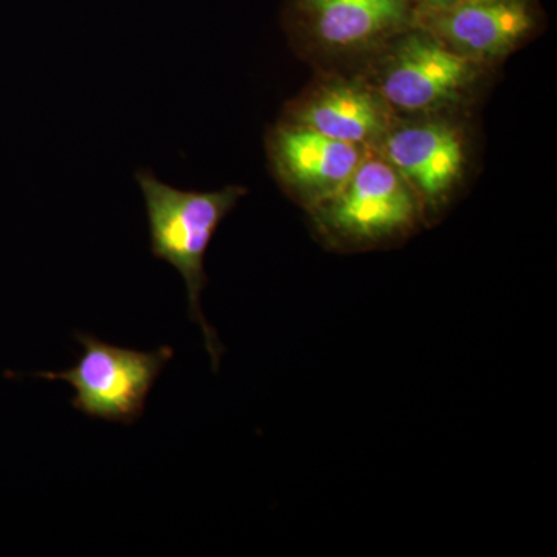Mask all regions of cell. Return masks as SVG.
Instances as JSON below:
<instances>
[{"mask_svg": "<svg viewBox=\"0 0 557 557\" xmlns=\"http://www.w3.org/2000/svg\"><path fill=\"white\" fill-rule=\"evenodd\" d=\"M135 180L148 211L150 251L182 274L188 289L189 319L200 325L212 369L218 372L223 346L218 332L208 324L200 304L208 282L205 256L220 223L228 218L247 189L226 186L209 193L183 190L161 182L150 170H138Z\"/></svg>", "mask_w": 557, "mask_h": 557, "instance_id": "6da1fadb", "label": "cell"}, {"mask_svg": "<svg viewBox=\"0 0 557 557\" xmlns=\"http://www.w3.org/2000/svg\"><path fill=\"white\" fill-rule=\"evenodd\" d=\"M309 211L325 239L347 248L401 239L423 214L417 194L383 156H366L333 196Z\"/></svg>", "mask_w": 557, "mask_h": 557, "instance_id": "7a4b0ae2", "label": "cell"}, {"mask_svg": "<svg viewBox=\"0 0 557 557\" xmlns=\"http://www.w3.org/2000/svg\"><path fill=\"white\" fill-rule=\"evenodd\" d=\"M75 338L84 354L72 369L40 372L36 376L65 381L75 388L72 406L83 416L126 426L137 423L145 416L157 380L174 358V348L132 350L81 332L75 333Z\"/></svg>", "mask_w": 557, "mask_h": 557, "instance_id": "3957f363", "label": "cell"}, {"mask_svg": "<svg viewBox=\"0 0 557 557\" xmlns=\"http://www.w3.org/2000/svg\"><path fill=\"white\" fill-rule=\"evenodd\" d=\"M399 33L383 62L379 91L391 109L426 113L454 104L478 78L475 64L429 33Z\"/></svg>", "mask_w": 557, "mask_h": 557, "instance_id": "277c9868", "label": "cell"}, {"mask_svg": "<svg viewBox=\"0 0 557 557\" xmlns=\"http://www.w3.org/2000/svg\"><path fill=\"white\" fill-rule=\"evenodd\" d=\"M534 24L530 0H463L412 9V27L474 62L505 57Z\"/></svg>", "mask_w": 557, "mask_h": 557, "instance_id": "5b68a950", "label": "cell"}, {"mask_svg": "<svg viewBox=\"0 0 557 557\" xmlns=\"http://www.w3.org/2000/svg\"><path fill=\"white\" fill-rule=\"evenodd\" d=\"M267 149L277 182L307 209L333 196L368 156L295 121L271 129Z\"/></svg>", "mask_w": 557, "mask_h": 557, "instance_id": "8992f818", "label": "cell"}, {"mask_svg": "<svg viewBox=\"0 0 557 557\" xmlns=\"http://www.w3.org/2000/svg\"><path fill=\"white\" fill-rule=\"evenodd\" d=\"M380 146L381 156L409 183L423 209L445 203L463 175V137L445 121H421L391 129Z\"/></svg>", "mask_w": 557, "mask_h": 557, "instance_id": "52a82bcc", "label": "cell"}, {"mask_svg": "<svg viewBox=\"0 0 557 557\" xmlns=\"http://www.w3.org/2000/svg\"><path fill=\"white\" fill-rule=\"evenodd\" d=\"M296 11L330 50H368L412 25L408 0H296Z\"/></svg>", "mask_w": 557, "mask_h": 557, "instance_id": "ba28073f", "label": "cell"}, {"mask_svg": "<svg viewBox=\"0 0 557 557\" xmlns=\"http://www.w3.org/2000/svg\"><path fill=\"white\" fill-rule=\"evenodd\" d=\"M293 121L325 137L368 148L392 129L391 106L375 89L354 81L327 84L293 110Z\"/></svg>", "mask_w": 557, "mask_h": 557, "instance_id": "9c48e42d", "label": "cell"}, {"mask_svg": "<svg viewBox=\"0 0 557 557\" xmlns=\"http://www.w3.org/2000/svg\"><path fill=\"white\" fill-rule=\"evenodd\" d=\"M412 9L418 7H443L450 5V3L463 2V0H408Z\"/></svg>", "mask_w": 557, "mask_h": 557, "instance_id": "30bf717a", "label": "cell"}]
</instances>
